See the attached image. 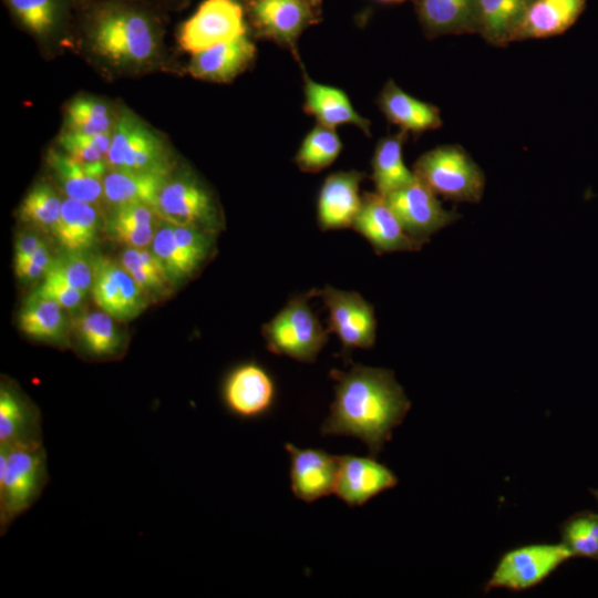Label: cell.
Here are the masks:
<instances>
[{"label":"cell","mask_w":598,"mask_h":598,"mask_svg":"<svg viewBox=\"0 0 598 598\" xmlns=\"http://www.w3.org/2000/svg\"><path fill=\"white\" fill-rule=\"evenodd\" d=\"M85 292L86 291L84 290L48 279H44V281L33 291V293L38 296L55 301L65 310L76 309L81 305Z\"/></svg>","instance_id":"42"},{"label":"cell","mask_w":598,"mask_h":598,"mask_svg":"<svg viewBox=\"0 0 598 598\" xmlns=\"http://www.w3.org/2000/svg\"><path fill=\"white\" fill-rule=\"evenodd\" d=\"M585 0H536L517 29L519 37L546 38L565 31L577 18Z\"/></svg>","instance_id":"26"},{"label":"cell","mask_w":598,"mask_h":598,"mask_svg":"<svg viewBox=\"0 0 598 598\" xmlns=\"http://www.w3.org/2000/svg\"><path fill=\"white\" fill-rule=\"evenodd\" d=\"M106 233L113 240L133 248H145L153 241L154 225L106 221Z\"/></svg>","instance_id":"41"},{"label":"cell","mask_w":598,"mask_h":598,"mask_svg":"<svg viewBox=\"0 0 598 598\" xmlns=\"http://www.w3.org/2000/svg\"><path fill=\"white\" fill-rule=\"evenodd\" d=\"M44 279L65 283L70 287L87 291L93 283V266L91 257L83 251H69L54 257Z\"/></svg>","instance_id":"37"},{"label":"cell","mask_w":598,"mask_h":598,"mask_svg":"<svg viewBox=\"0 0 598 598\" xmlns=\"http://www.w3.org/2000/svg\"><path fill=\"white\" fill-rule=\"evenodd\" d=\"M248 12L258 35L291 50L316 21L313 6L306 0H249Z\"/></svg>","instance_id":"14"},{"label":"cell","mask_w":598,"mask_h":598,"mask_svg":"<svg viewBox=\"0 0 598 598\" xmlns=\"http://www.w3.org/2000/svg\"><path fill=\"white\" fill-rule=\"evenodd\" d=\"M49 482L48 457L42 445L0 444V534L30 509Z\"/></svg>","instance_id":"3"},{"label":"cell","mask_w":598,"mask_h":598,"mask_svg":"<svg viewBox=\"0 0 598 598\" xmlns=\"http://www.w3.org/2000/svg\"><path fill=\"white\" fill-rule=\"evenodd\" d=\"M121 265L147 293L162 292L173 282L153 250L128 247L122 254Z\"/></svg>","instance_id":"35"},{"label":"cell","mask_w":598,"mask_h":598,"mask_svg":"<svg viewBox=\"0 0 598 598\" xmlns=\"http://www.w3.org/2000/svg\"><path fill=\"white\" fill-rule=\"evenodd\" d=\"M574 553L564 543L527 545L507 551L499 559L486 589L524 590L547 578Z\"/></svg>","instance_id":"7"},{"label":"cell","mask_w":598,"mask_h":598,"mask_svg":"<svg viewBox=\"0 0 598 598\" xmlns=\"http://www.w3.org/2000/svg\"><path fill=\"white\" fill-rule=\"evenodd\" d=\"M44 241L35 234H23L14 244V262L29 258Z\"/></svg>","instance_id":"43"},{"label":"cell","mask_w":598,"mask_h":598,"mask_svg":"<svg viewBox=\"0 0 598 598\" xmlns=\"http://www.w3.org/2000/svg\"><path fill=\"white\" fill-rule=\"evenodd\" d=\"M352 229L363 236L378 255L393 251H416L424 244L412 238L380 194L364 193Z\"/></svg>","instance_id":"15"},{"label":"cell","mask_w":598,"mask_h":598,"mask_svg":"<svg viewBox=\"0 0 598 598\" xmlns=\"http://www.w3.org/2000/svg\"><path fill=\"white\" fill-rule=\"evenodd\" d=\"M93 299L99 308L114 319L128 321L147 306V292L121 264L102 256H92Z\"/></svg>","instance_id":"12"},{"label":"cell","mask_w":598,"mask_h":598,"mask_svg":"<svg viewBox=\"0 0 598 598\" xmlns=\"http://www.w3.org/2000/svg\"><path fill=\"white\" fill-rule=\"evenodd\" d=\"M364 173L341 171L323 182L317 203V218L322 230L352 228L361 208L360 185Z\"/></svg>","instance_id":"18"},{"label":"cell","mask_w":598,"mask_h":598,"mask_svg":"<svg viewBox=\"0 0 598 598\" xmlns=\"http://www.w3.org/2000/svg\"><path fill=\"white\" fill-rule=\"evenodd\" d=\"M336 382L322 435H344L363 442L377 456L402 423L411 402L391 370L353 364L349 371L330 370Z\"/></svg>","instance_id":"1"},{"label":"cell","mask_w":598,"mask_h":598,"mask_svg":"<svg viewBox=\"0 0 598 598\" xmlns=\"http://www.w3.org/2000/svg\"><path fill=\"white\" fill-rule=\"evenodd\" d=\"M413 172L436 195L445 198L476 203L484 192L482 169L460 146L444 145L424 153Z\"/></svg>","instance_id":"5"},{"label":"cell","mask_w":598,"mask_h":598,"mask_svg":"<svg viewBox=\"0 0 598 598\" xmlns=\"http://www.w3.org/2000/svg\"><path fill=\"white\" fill-rule=\"evenodd\" d=\"M111 169L143 171L166 166L162 140L128 111L117 117L105 157Z\"/></svg>","instance_id":"10"},{"label":"cell","mask_w":598,"mask_h":598,"mask_svg":"<svg viewBox=\"0 0 598 598\" xmlns=\"http://www.w3.org/2000/svg\"><path fill=\"white\" fill-rule=\"evenodd\" d=\"M168 179V165L143 171L112 169L104 177L103 197L113 206L144 204L155 209Z\"/></svg>","instance_id":"22"},{"label":"cell","mask_w":598,"mask_h":598,"mask_svg":"<svg viewBox=\"0 0 598 598\" xmlns=\"http://www.w3.org/2000/svg\"><path fill=\"white\" fill-rule=\"evenodd\" d=\"M381 1H384V2H399V1H403V0H381Z\"/></svg>","instance_id":"47"},{"label":"cell","mask_w":598,"mask_h":598,"mask_svg":"<svg viewBox=\"0 0 598 598\" xmlns=\"http://www.w3.org/2000/svg\"><path fill=\"white\" fill-rule=\"evenodd\" d=\"M47 159L66 197L93 205L103 197L106 161L85 163L61 150H50Z\"/></svg>","instance_id":"21"},{"label":"cell","mask_w":598,"mask_h":598,"mask_svg":"<svg viewBox=\"0 0 598 598\" xmlns=\"http://www.w3.org/2000/svg\"><path fill=\"white\" fill-rule=\"evenodd\" d=\"M153 252L164 265L172 281L183 280L193 274L175 240L173 224L164 220L155 231L151 244Z\"/></svg>","instance_id":"38"},{"label":"cell","mask_w":598,"mask_h":598,"mask_svg":"<svg viewBox=\"0 0 598 598\" xmlns=\"http://www.w3.org/2000/svg\"><path fill=\"white\" fill-rule=\"evenodd\" d=\"M83 21L96 51L123 64L148 61L158 45L159 24L150 4L137 0H89Z\"/></svg>","instance_id":"2"},{"label":"cell","mask_w":598,"mask_h":598,"mask_svg":"<svg viewBox=\"0 0 598 598\" xmlns=\"http://www.w3.org/2000/svg\"><path fill=\"white\" fill-rule=\"evenodd\" d=\"M137 1H142V2H144V3H146V4H150V3H147L148 0H137ZM152 1H154L155 4H156V3H157V4H169V3L175 2V1H177V0H152Z\"/></svg>","instance_id":"45"},{"label":"cell","mask_w":598,"mask_h":598,"mask_svg":"<svg viewBox=\"0 0 598 598\" xmlns=\"http://www.w3.org/2000/svg\"><path fill=\"white\" fill-rule=\"evenodd\" d=\"M328 309V331L337 334L348 357L353 349L372 348L377 337L374 309L361 295L331 286L317 289Z\"/></svg>","instance_id":"8"},{"label":"cell","mask_w":598,"mask_h":598,"mask_svg":"<svg viewBox=\"0 0 598 598\" xmlns=\"http://www.w3.org/2000/svg\"><path fill=\"white\" fill-rule=\"evenodd\" d=\"M383 197L404 230L422 244L460 218L457 213L445 209L436 194L417 177L411 184Z\"/></svg>","instance_id":"11"},{"label":"cell","mask_w":598,"mask_h":598,"mask_svg":"<svg viewBox=\"0 0 598 598\" xmlns=\"http://www.w3.org/2000/svg\"><path fill=\"white\" fill-rule=\"evenodd\" d=\"M161 219L217 234L223 215L214 194L198 179L182 176L165 184L155 208Z\"/></svg>","instance_id":"6"},{"label":"cell","mask_w":598,"mask_h":598,"mask_svg":"<svg viewBox=\"0 0 598 598\" xmlns=\"http://www.w3.org/2000/svg\"><path fill=\"white\" fill-rule=\"evenodd\" d=\"M305 111L315 116L319 124L336 128L352 124L370 134V122L352 106L341 89L322 84L305 75Z\"/></svg>","instance_id":"23"},{"label":"cell","mask_w":598,"mask_h":598,"mask_svg":"<svg viewBox=\"0 0 598 598\" xmlns=\"http://www.w3.org/2000/svg\"><path fill=\"white\" fill-rule=\"evenodd\" d=\"M13 18L38 38L52 35L63 23L69 0H3Z\"/></svg>","instance_id":"30"},{"label":"cell","mask_w":598,"mask_h":598,"mask_svg":"<svg viewBox=\"0 0 598 598\" xmlns=\"http://www.w3.org/2000/svg\"><path fill=\"white\" fill-rule=\"evenodd\" d=\"M99 225L93 204L65 197L53 234L64 250L84 251L96 243Z\"/></svg>","instance_id":"25"},{"label":"cell","mask_w":598,"mask_h":598,"mask_svg":"<svg viewBox=\"0 0 598 598\" xmlns=\"http://www.w3.org/2000/svg\"><path fill=\"white\" fill-rule=\"evenodd\" d=\"M255 44L247 34L193 54L189 73L197 79L225 83L244 72L254 61Z\"/></svg>","instance_id":"20"},{"label":"cell","mask_w":598,"mask_h":598,"mask_svg":"<svg viewBox=\"0 0 598 598\" xmlns=\"http://www.w3.org/2000/svg\"><path fill=\"white\" fill-rule=\"evenodd\" d=\"M379 105L386 118L404 132L434 130L442 124L437 107L411 96L393 81L381 91Z\"/></svg>","instance_id":"24"},{"label":"cell","mask_w":598,"mask_h":598,"mask_svg":"<svg viewBox=\"0 0 598 598\" xmlns=\"http://www.w3.org/2000/svg\"><path fill=\"white\" fill-rule=\"evenodd\" d=\"M334 494L350 507L362 506L380 493L393 488L398 477L374 456L338 455Z\"/></svg>","instance_id":"16"},{"label":"cell","mask_w":598,"mask_h":598,"mask_svg":"<svg viewBox=\"0 0 598 598\" xmlns=\"http://www.w3.org/2000/svg\"><path fill=\"white\" fill-rule=\"evenodd\" d=\"M404 132L379 141L372 158V179L381 196L402 188L416 179L403 161Z\"/></svg>","instance_id":"28"},{"label":"cell","mask_w":598,"mask_h":598,"mask_svg":"<svg viewBox=\"0 0 598 598\" xmlns=\"http://www.w3.org/2000/svg\"><path fill=\"white\" fill-rule=\"evenodd\" d=\"M563 539L574 555L598 556V539L591 534L586 515L576 516L565 524Z\"/></svg>","instance_id":"40"},{"label":"cell","mask_w":598,"mask_h":598,"mask_svg":"<svg viewBox=\"0 0 598 598\" xmlns=\"http://www.w3.org/2000/svg\"><path fill=\"white\" fill-rule=\"evenodd\" d=\"M529 4V0H475V11L486 37L497 43L517 32Z\"/></svg>","instance_id":"31"},{"label":"cell","mask_w":598,"mask_h":598,"mask_svg":"<svg viewBox=\"0 0 598 598\" xmlns=\"http://www.w3.org/2000/svg\"><path fill=\"white\" fill-rule=\"evenodd\" d=\"M64 120L65 131L90 135L112 133L116 122L106 103L84 95L68 104Z\"/></svg>","instance_id":"33"},{"label":"cell","mask_w":598,"mask_h":598,"mask_svg":"<svg viewBox=\"0 0 598 598\" xmlns=\"http://www.w3.org/2000/svg\"><path fill=\"white\" fill-rule=\"evenodd\" d=\"M78 337L82 352L97 360L118 357L125 344L114 318L103 310L85 313L79 319Z\"/></svg>","instance_id":"29"},{"label":"cell","mask_w":598,"mask_h":598,"mask_svg":"<svg viewBox=\"0 0 598 598\" xmlns=\"http://www.w3.org/2000/svg\"><path fill=\"white\" fill-rule=\"evenodd\" d=\"M317 289L291 298L286 306L261 328L267 349L278 355L312 363L328 342L319 318L309 306Z\"/></svg>","instance_id":"4"},{"label":"cell","mask_w":598,"mask_h":598,"mask_svg":"<svg viewBox=\"0 0 598 598\" xmlns=\"http://www.w3.org/2000/svg\"><path fill=\"white\" fill-rule=\"evenodd\" d=\"M63 199L47 183L35 184L24 196L19 207L22 221L49 229L53 233L62 209Z\"/></svg>","instance_id":"36"},{"label":"cell","mask_w":598,"mask_h":598,"mask_svg":"<svg viewBox=\"0 0 598 598\" xmlns=\"http://www.w3.org/2000/svg\"><path fill=\"white\" fill-rule=\"evenodd\" d=\"M306 1H308L313 7L320 2V0H306Z\"/></svg>","instance_id":"46"},{"label":"cell","mask_w":598,"mask_h":598,"mask_svg":"<svg viewBox=\"0 0 598 598\" xmlns=\"http://www.w3.org/2000/svg\"><path fill=\"white\" fill-rule=\"evenodd\" d=\"M246 32L244 8L237 0H205L182 24L178 42L194 54Z\"/></svg>","instance_id":"9"},{"label":"cell","mask_w":598,"mask_h":598,"mask_svg":"<svg viewBox=\"0 0 598 598\" xmlns=\"http://www.w3.org/2000/svg\"><path fill=\"white\" fill-rule=\"evenodd\" d=\"M342 151L336 130L317 124L303 138L295 162L306 173H318L329 167Z\"/></svg>","instance_id":"32"},{"label":"cell","mask_w":598,"mask_h":598,"mask_svg":"<svg viewBox=\"0 0 598 598\" xmlns=\"http://www.w3.org/2000/svg\"><path fill=\"white\" fill-rule=\"evenodd\" d=\"M597 498H598V493L596 494Z\"/></svg>","instance_id":"48"},{"label":"cell","mask_w":598,"mask_h":598,"mask_svg":"<svg viewBox=\"0 0 598 598\" xmlns=\"http://www.w3.org/2000/svg\"><path fill=\"white\" fill-rule=\"evenodd\" d=\"M64 310L55 301L32 292L19 315L20 330L34 340L60 344L66 331Z\"/></svg>","instance_id":"27"},{"label":"cell","mask_w":598,"mask_h":598,"mask_svg":"<svg viewBox=\"0 0 598 598\" xmlns=\"http://www.w3.org/2000/svg\"><path fill=\"white\" fill-rule=\"evenodd\" d=\"M16 275L22 280H33L44 276L47 270L29 260L14 262Z\"/></svg>","instance_id":"44"},{"label":"cell","mask_w":598,"mask_h":598,"mask_svg":"<svg viewBox=\"0 0 598 598\" xmlns=\"http://www.w3.org/2000/svg\"><path fill=\"white\" fill-rule=\"evenodd\" d=\"M0 444H43L40 411L14 384L4 381L0 386Z\"/></svg>","instance_id":"19"},{"label":"cell","mask_w":598,"mask_h":598,"mask_svg":"<svg viewBox=\"0 0 598 598\" xmlns=\"http://www.w3.org/2000/svg\"><path fill=\"white\" fill-rule=\"evenodd\" d=\"M475 12V0H421L420 13L432 33H445L465 28Z\"/></svg>","instance_id":"34"},{"label":"cell","mask_w":598,"mask_h":598,"mask_svg":"<svg viewBox=\"0 0 598 598\" xmlns=\"http://www.w3.org/2000/svg\"><path fill=\"white\" fill-rule=\"evenodd\" d=\"M223 400L227 410L237 417H262L271 411L276 401L275 380L258 363H243L226 377Z\"/></svg>","instance_id":"13"},{"label":"cell","mask_w":598,"mask_h":598,"mask_svg":"<svg viewBox=\"0 0 598 598\" xmlns=\"http://www.w3.org/2000/svg\"><path fill=\"white\" fill-rule=\"evenodd\" d=\"M290 486L296 498L312 503L334 493L339 456L318 448H300L287 443Z\"/></svg>","instance_id":"17"},{"label":"cell","mask_w":598,"mask_h":598,"mask_svg":"<svg viewBox=\"0 0 598 598\" xmlns=\"http://www.w3.org/2000/svg\"><path fill=\"white\" fill-rule=\"evenodd\" d=\"M112 141V133L83 134L64 131L58 142L61 151L85 163L105 161Z\"/></svg>","instance_id":"39"}]
</instances>
